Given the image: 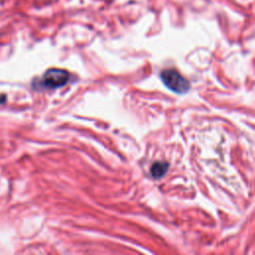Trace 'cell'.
I'll return each mask as SVG.
<instances>
[{"mask_svg": "<svg viewBox=\"0 0 255 255\" xmlns=\"http://www.w3.org/2000/svg\"><path fill=\"white\" fill-rule=\"evenodd\" d=\"M69 77L70 75L66 70L58 68L49 69L43 75L40 81V86L46 89L60 88L67 84Z\"/></svg>", "mask_w": 255, "mask_h": 255, "instance_id": "cell-1", "label": "cell"}, {"mask_svg": "<svg viewBox=\"0 0 255 255\" xmlns=\"http://www.w3.org/2000/svg\"><path fill=\"white\" fill-rule=\"evenodd\" d=\"M164 85L171 91L182 94L188 91L189 84L188 82L176 71L165 70L160 75Z\"/></svg>", "mask_w": 255, "mask_h": 255, "instance_id": "cell-2", "label": "cell"}, {"mask_svg": "<svg viewBox=\"0 0 255 255\" xmlns=\"http://www.w3.org/2000/svg\"><path fill=\"white\" fill-rule=\"evenodd\" d=\"M167 168H168V164L166 162L158 161V162H155L152 164L150 172L153 177L159 178L165 174V172L167 171Z\"/></svg>", "mask_w": 255, "mask_h": 255, "instance_id": "cell-3", "label": "cell"}, {"mask_svg": "<svg viewBox=\"0 0 255 255\" xmlns=\"http://www.w3.org/2000/svg\"><path fill=\"white\" fill-rule=\"evenodd\" d=\"M5 100H6V98H5L4 96H0V104L4 103V102H5Z\"/></svg>", "mask_w": 255, "mask_h": 255, "instance_id": "cell-4", "label": "cell"}]
</instances>
